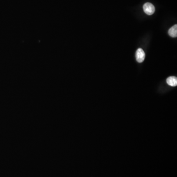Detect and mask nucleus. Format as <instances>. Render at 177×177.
Masks as SVG:
<instances>
[{"instance_id":"7ed1b4c3","label":"nucleus","mask_w":177,"mask_h":177,"mask_svg":"<svg viewBox=\"0 0 177 177\" xmlns=\"http://www.w3.org/2000/svg\"><path fill=\"white\" fill-rule=\"evenodd\" d=\"M166 82L169 85L175 87L177 85V78L176 77L170 76L166 79Z\"/></svg>"},{"instance_id":"f257e3e1","label":"nucleus","mask_w":177,"mask_h":177,"mask_svg":"<svg viewBox=\"0 0 177 177\" xmlns=\"http://www.w3.org/2000/svg\"><path fill=\"white\" fill-rule=\"evenodd\" d=\"M143 9L144 12L149 16H151L154 13L155 11L154 6L150 3L145 4L143 6Z\"/></svg>"},{"instance_id":"f03ea898","label":"nucleus","mask_w":177,"mask_h":177,"mask_svg":"<svg viewBox=\"0 0 177 177\" xmlns=\"http://www.w3.org/2000/svg\"><path fill=\"white\" fill-rule=\"evenodd\" d=\"M145 53L143 49L138 48L136 52V59L138 63H142L145 60Z\"/></svg>"},{"instance_id":"20e7f679","label":"nucleus","mask_w":177,"mask_h":177,"mask_svg":"<svg viewBox=\"0 0 177 177\" xmlns=\"http://www.w3.org/2000/svg\"><path fill=\"white\" fill-rule=\"evenodd\" d=\"M168 34L170 37L172 38H176L177 37V25H175L169 30Z\"/></svg>"}]
</instances>
